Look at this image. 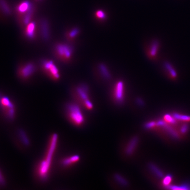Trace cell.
Listing matches in <instances>:
<instances>
[{
  "instance_id": "2e32d148",
  "label": "cell",
  "mask_w": 190,
  "mask_h": 190,
  "mask_svg": "<svg viewBox=\"0 0 190 190\" xmlns=\"http://www.w3.org/2000/svg\"><path fill=\"white\" fill-rule=\"evenodd\" d=\"M165 67L166 68L170 77L173 79H176L177 77V74L174 69L172 67L170 64L168 63H165Z\"/></svg>"
},
{
  "instance_id": "4fadbf2b",
  "label": "cell",
  "mask_w": 190,
  "mask_h": 190,
  "mask_svg": "<svg viewBox=\"0 0 190 190\" xmlns=\"http://www.w3.org/2000/svg\"><path fill=\"white\" fill-rule=\"evenodd\" d=\"M80 33V30L77 27L72 28L68 30L65 34L66 39L70 41L74 40Z\"/></svg>"
},
{
  "instance_id": "7a4b0ae2",
  "label": "cell",
  "mask_w": 190,
  "mask_h": 190,
  "mask_svg": "<svg viewBox=\"0 0 190 190\" xmlns=\"http://www.w3.org/2000/svg\"><path fill=\"white\" fill-rule=\"evenodd\" d=\"M17 11L19 15V22L21 27H24L32 21L34 8L29 1L26 0L22 1L17 6Z\"/></svg>"
},
{
  "instance_id": "d6986e66",
  "label": "cell",
  "mask_w": 190,
  "mask_h": 190,
  "mask_svg": "<svg viewBox=\"0 0 190 190\" xmlns=\"http://www.w3.org/2000/svg\"><path fill=\"white\" fill-rule=\"evenodd\" d=\"M83 103L85 108L88 109H91L92 108V107H93L92 103L89 100L85 101Z\"/></svg>"
},
{
  "instance_id": "9c48e42d",
  "label": "cell",
  "mask_w": 190,
  "mask_h": 190,
  "mask_svg": "<svg viewBox=\"0 0 190 190\" xmlns=\"http://www.w3.org/2000/svg\"><path fill=\"white\" fill-rule=\"evenodd\" d=\"M23 34L26 38L30 40L35 39L37 35V27L35 22L31 21L24 27Z\"/></svg>"
},
{
  "instance_id": "30bf717a",
  "label": "cell",
  "mask_w": 190,
  "mask_h": 190,
  "mask_svg": "<svg viewBox=\"0 0 190 190\" xmlns=\"http://www.w3.org/2000/svg\"><path fill=\"white\" fill-rule=\"evenodd\" d=\"M88 92L87 86L85 85H82L74 89V95L79 100L84 103L85 101L89 100Z\"/></svg>"
},
{
  "instance_id": "e0dca14e",
  "label": "cell",
  "mask_w": 190,
  "mask_h": 190,
  "mask_svg": "<svg viewBox=\"0 0 190 190\" xmlns=\"http://www.w3.org/2000/svg\"><path fill=\"white\" fill-rule=\"evenodd\" d=\"M19 135L20 137L21 138L22 141L26 145H28L29 139L27 136L25 135L24 132L22 131H20L19 132Z\"/></svg>"
},
{
  "instance_id": "277c9868",
  "label": "cell",
  "mask_w": 190,
  "mask_h": 190,
  "mask_svg": "<svg viewBox=\"0 0 190 190\" xmlns=\"http://www.w3.org/2000/svg\"><path fill=\"white\" fill-rule=\"evenodd\" d=\"M68 118L77 126H80L84 122V117L79 107L76 104L71 103L66 107Z\"/></svg>"
},
{
  "instance_id": "3957f363",
  "label": "cell",
  "mask_w": 190,
  "mask_h": 190,
  "mask_svg": "<svg viewBox=\"0 0 190 190\" xmlns=\"http://www.w3.org/2000/svg\"><path fill=\"white\" fill-rule=\"evenodd\" d=\"M53 52L58 59L64 63H68L72 57L74 49L69 44L59 42L54 46Z\"/></svg>"
},
{
  "instance_id": "8992f818",
  "label": "cell",
  "mask_w": 190,
  "mask_h": 190,
  "mask_svg": "<svg viewBox=\"0 0 190 190\" xmlns=\"http://www.w3.org/2000/svg\"><path fill=\"white\" fill-rule=\"evenodd\" d=\"M0 108L7 118L13 119L16 114V109L14 103L10 99L0 93Z\"/></svg>"
},
{
  "instance_id": "ac0fdd59",
  "label": "cell",
  "mask_w": 190,
  "mask_h": 190,
  "mask_svg": "<svg viewBox=\"0 0 190 190\" xmlns=\"http://www.w3.org/2000/svg\"><path fill=\"white\" fill-rule=\"evenodd\" d=\"M95 17L100 20H103L106 19V16L105 13L101 11L96 12L95 13Z\"/></svg>"
},
{
  "instance_id": "8fae6325",
  "label": "cell",
  "mask_w": 190,
  "mask_h": 190,
  "mask_svg": "<svg viewBox=\"0 0 190 190\" xmlns=\"http://www.w3.org/2000/svg\"><path fill=\"white\" fill-rule=\"evenodd\" d=\"M159 43L157 40H154L148 46L147 50V56L151 59H153L156 56L159 49Z\"/></svg>"
},
{
  "instance_id": "7402d4cb",
  "label": "cell",
  "mask_w": 190,
  "mask_h": 190,
  "mask_svg": "<svg viewBox=\"0 0 190 190\" xmlns=\"http://www.w3.org/2000/svg\"><path fill=\"white\" fill-rule=\"evenodd\" d=\"M171 180V178L170 176H167L166 178H165L164 181V184H165V185H167V184H169V183L170 182Z\"/></svg>"
},
{
  "instance_id": "7c38bea8",
  "label": "cell",
  "mask_w": 190,
  "mask_h": 190,
  "mask_svg": "<svg viewBox=\"0 0 190 190\" xmlns=\"http://www.w3.org/2000/svg\"><path fill=\"white\" fill-rule=\"evenodd\" d=\"M79 157L77 155L71 156L68 157L64 158L61 161V163L63 166L64 167H67L74 164L75 163H77L79 160Z\"/></svg>"
},
{
  "instance_id": "9a60e30c",
  "label": "cell",
  "mask_w": 190,
  "mask_h": 190,
  "mask_svg": "<svg viewBox=\"0 0 190 190\" xmlns=\"http://www.w3.org/2000/svg\"><path fill=\"white\" fill-rule=\"evenodd\" d=\"M99 70L101 74L102 75L103 77L106 79H109L111 78V74L108 69L104 65L100 64L99 66Z\"/></svg>"
},
{
  "instance_id": "6da1fadb",
  "label": "cell",
  "mask_w": 190,
  "mask_h": 190,
  "mask_svg": "<svg viewBox=\"0 0 190 190\" xmlns=\"http://www.w3.org/2000/svg\"><path fill=\"white\" fill-rule=\"evenodd\" d=\"M57 142V135L54 134L50 138L47 151L45 156L39 163L37 167L36 171L37 175L42 181L46 180L49 176L51 164L56 148Z\"/></svg>"
},
{
  "instance_id": "5b68a950",
  "label": "cell",
  "mask_w": 190,
  "mask_h": 190,
  "mask_svg": "<svg viewBox=\"0 0 190 190\" xmlns=\"http://www.w3.org/2000/svg\"><path fill=\"white\" fill-rule=\"evenodd\" d=\"M41 67L43 72L50 79L58 81L61 77L60 73L53 61L50 59H44L41 63Z\"/></svg>"
},
{
  "instance_id": "44dd1931",
  "label": "cell",
  "mask_w": 190,
  "mask_h": 190,
  "mask_svg": "<svg viewBox=\"0 0 190 190\" xmlns=\"http://www.w3.org/2000/svg\"><path fill=\"white\" fill-rule=\"evenodd\" d=\"M5 183V179L3 175L0 170V185H3Z\"/></svg>"
},
{
  "instance_id": "5bb4252c",
  "label": "cell",
  "mask_w": 190,
  "mask_h": 190,
  "mask_svg": "<svg viewBox=\"0 0 190 190\" xmlns=\"http://www.w3.org/2000/svg\"><path fill=\"white\" fill-rule=\"evenodd\" d=\"M0 9L5 15H10L11 13V9L5 0H0Z\"/></svg>"
},
{
  "instance_id": "ffe728a7",
  "label": "cell",
  "mask_w": 190,
  "mask_h": 190,
  "mask_svg": "<svg viewBox=\"0 0 190 190\" xmlns=\"http://www.w3.org/2000/svg\"><path fill=\"white\" fill-rule=\"evenodd\" d=\"M174 116L176 118L182 120H190V117H186V116H181V115H179V114H175Z\"/></svg>"
},
{
  "instance_id": "52a82bcc",
  "label": "cell",
  "mask_w": 190,
  "mask_h": 190,
  "mask_svg": "<svg viewBox=\"0 0 190 190\" xmlns=\"http://www.w3.org/2000/svg\"><path fill=\"white\" fill-rule=\"evenodd\" d=\"M36 71V66L32 62H27L22 64L18 67V77L23 81H27L31 78Z\"/></svg>"
},
{
  "instance_id": "ba28073f",
  "label": "cell",
  "mask_w": 190,
  "mask_h": 190,
  "mask_svg": "<svg viewBox=\"0 0 190 190\" xmlns=\"http://www.w3.org/2000/svg\"><path fill=\"white\" fill-rule=\"evenodd\" d=\"M125 96V84L121 80L117 81L114 84L113 90V96L114 100L121 103L123 102Z\"/></svg>"
}]
</instances>
